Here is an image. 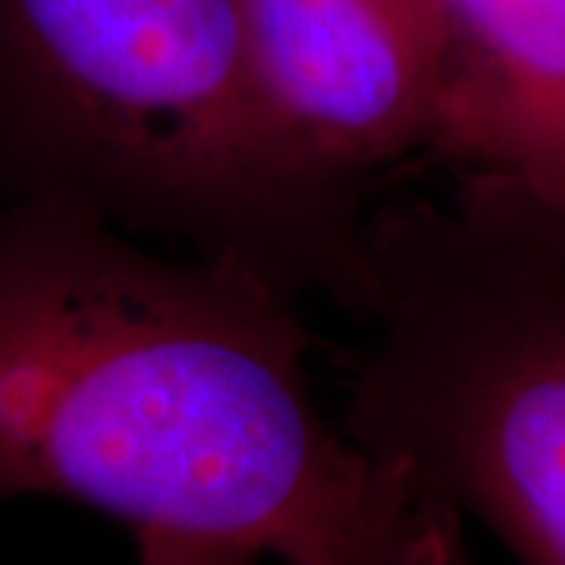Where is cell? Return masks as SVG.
<instances>
[{
  "label": "cell",
  "instance_id": "obj_6",
  "mask_svg": "<svg viewBox=\"0 0 565 565\" xmlns=\"http://www.w3.org/2000/svg\"><path fill=\"white\" fill-rule=\"evenodd\" d=\"M262 556L248 553L243 546L167 534V531H139L136 534V565H255ZM396 565H468L462 537L427 550L415 559Z\"/></svg>",
  "mask_w": 565,
  "mask_h": 565
},
{
  "label": "cell",
  "instance_id": "obj_3",
  "mask_svg": "<svg viewBox=\"0 0 565 565\" xmlns=\"http://www.w3.org/2000/svg\"><path fill=\"white\" fill-rule=\"evenodd\" d=\"M343 430L522 565H565V217L456 173L371 207Z\"/></svg>",
  "mask_w": 565,
  "mask_h": 565
},
{
  "label": "cell",
  "instance_id": "obj_2",
  "mask_svg": "<svg viewBox=\"0 0 565 565\" xmlns=\"http://www.w3.org/2000/svg\"><path fill=\"white\" fill-rule=\"evenodd\" d=\"M22 202L367 318V182L267 102L239 0H0V204Z\"/></svg>",
  "mask_w": 565,
  "mask_h": 565
},
{
  "label": "cell",
  "instance_id": "obj_4",
  "mask_svg": "<svg viewBox=\"0 0 565 565\" xmlns=\"http://www.w3.org/2000/svg\"><path fill=\"white\" fill-rule=\"evenodd\" d=\"M255 76L333 170L371 182L434 154L446 95L440 0H239Z\"/></svg>",
  "mask_w": 565,
  "mask_h": 565
},
{
  "label": "cell",
  "instance_id": "obj_1",
  "mask_svg": "<svg viewBox=\"0 0 565 565\" xmlns=\"http://www.w3.org/2000/svg\"><path fill=\"white\" fill-rule=\"evenodd\" d=\"M299 302L76 207L0 204V505L57 497L282 565H396L462 515L327 422Z\"/></svg>",
  "mask_w": 565,
  "mask_h": 565
},
{
  "label": "cell",
  "instance_id": "obj_5",
  "mask_svg": "<svg viewBox=\"0 0 565 565\" xmlns=\"http://www.w3.org/2000/svg\"><path fill=\"white\" fill-rule=\"evenodd\" d=\"M449 39L434 154L565 217V0H440Z\"/></svg>",
  "mask_w": 565,
  "mask_h": 565
}]
</instances>
